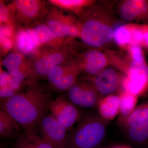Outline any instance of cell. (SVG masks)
Segmentation results:
<instances>
[{
    "instance_id": "obj_1",
    "label": "cell",
    "mask_w": 148,
    "mask_h": 148,
    "mask_svg": "<svg viewBox=\"0 0 148 148\" xmlns=\"http://www.w3.org/2000/svg\"><path fill=\"white\" fill-rule=\"evenodd\" d=\"M49 90L38 81L31 83L12 97L1 99V108L18 122L25 133L36 132L53 101Z\"/></svg>"
},
{
    "instance_id": "obj_2",
    "label": "cell",
    "mask_w": 148,
    "mask_h": 148,
    "mask_svg": "<svg viewBox=\"0 0 148 148\" xmlns=\"http://www.w3.org/2000/svg\"><path fill=\"white\" fill-rule=\"evenodd\" d=\"M111 8L95 2L79 18V38L84 44L98 49L113 40L116 20Z\"/></svg>"
},
{
    "instance_id": "obj_3",
    "label": "cell",
    "mask_w": 148,
    "mask_h": 148,
    "mask_svg": "<svg viewBox=\"0 0 148 148\" xmlns=\"http://www.w3.org/2000/svg\"><path fill=\"white\" fill-rule=\"evenodd\" d=\"M79 48L76 39H69L58 45L41 48L29 59L36 78H46L53 68L73 60L79 54Z\"/></svg>"
},
{
    "instance_id": "obj_4",
    "label": "cell",
    "mask_w": 148,
    "mask_h": 148,
    "mask_svg": "<svg viewBox=\"0 0 148 148\" xmlns=\"http://www.w3.org/2000/svg\"><path fill=\"white\" fill-rule=\"evenodd\" d=\"M106 122L93 115L79 120L68 134L67 148H98L106 136Z\"/></svg>"
},
{
    "instance_id": "obj_5",
    "label": "cell",
    "mask_w": 148,
    "mask_h": 148,
    "mask_svg": "<svg viewBox=\"0 0 148 148\" xmlns=\"http://www.w3.org/2000/svg\"><path fill=\"white\" fill-rule=\"evenodd\" d=\"M116 69L123 75L122 90L138 96L148 92V65L146 61H133L124 55L118 63Z\"/></svg>"
},
{
    "instance_id": "obj_6",
    "label": "cell",
    "mask_w": 148,
    "mask_h": 148,
    "mask_svg": "<svg viewBox=\"0 0 148 148\" xmlns=\"http://www.w3.org/2000/svg\"><path fill=\"white\" fill-rule=\"evenodd\" d=\"M50 8L45 17V24L57 38L62 40L80 38L79 18L55 7Z\"/></svg>"
},
{
    "instance_id": "obj_7",
    "label": "cell",
    "mask_w": 148,
    "mask_h": 148,
    "mask_svg": "<svg viewBox=\"0 0 148 148\" xmlns=\"http://www.w3.org/2000/svg\"><path fill=\"white\" fill-rule=\"evenodd\" d=\"M45 2L38 0H16L8 6L13 18L18 24L28 26L39 23L45 17L48 8Z\"/></svg>"
},
{
    "instance_id": "obj_8",
    "label": "cell",
    "mask_w": 148,
    "mask_h": 148,
    "mask_svg": "<svg viewBox=\"0 0 148 148\" xmlns=\"http://www.w3.org/2000/svg\"><path fill=\"white\" fill-rule=\"evenodd\" d=\"M66 92V97L74 106L90 108L97 106L101 95L87 77L78 79Z\"/></svg>"
},
{
    "instance_id": "obj_9",
    "label": "cell",
    "mask_w": 148,
    "mask_h": 148,
    "mask_svg": "<svg viewBox=\"0 0 148 148\" xmlns=\"http://www.w3.org/2000/svg\"><path fill=\"white\" fill-rule=\"evenodd\" d=\"M2 64L12 77L17 81L28 84L38 81L28 59L18 51L8 53L3 59Z\"/></svg>"
},
{
    "instance_id": "obj_10",
    "label": "cell",
    "mask_w": 148,
    "mask_h": 148,
    "mask_svg": "<svg viewBox=\"0 0 148 148\" xmlns=\"http://www.w3.org/2000/svg\"><path fill=\"white\" fill-rule=\"evenodd\" d=\"M38 127L41 138L53 148H67V130L50 114L42 119Z\"/></svg>"
},
{
    "instance_id": "obj_11",
    "label": "cell",
    "mask_w": 148,
    "mask_h": 148,
    "mask_svg": "<svg viewBox=\"0 0 148 148\" xmlns=\"http://www.w3.org/2000/svg\"><path fill=\"white\" fill-rule=\"evenodd\" d=\"M75 61L81 73L88 77L96 75L110 65L107 53L98 49L92 48L80 53Z\"/></svg>"
},
{
    "instance_id": "obj_12",
    "label": "cell",
    "mask_w": 148,
    "mask_h": 148,
    "mask_svg": "<svg viewBox=\"0 0 148 148\" xmlns=\"http://www.w3.org/2000/svg\"><path fill=\"white\" fill-rule=\"evenodd\" d=\"M50 114L66 128L67 131L73 128L80 119V113L75 106L61 95L53 101L49 108Z\"/></svg>"
},
{
    "instance_id": "obj_13",
    "label": "cell",
    "mask_w": 148,
    "mask_h": 148,
    "mask_svg": "<svg viewBox=\"0 0 148 148\" xmlns=\"http://www.w3.org/2000/svg\"><path fill=\"white\" fill-rule=\"evenodd\" d=\"M119 15L123 21L148 25V0H125L118 7Z\"/></svg>"
},
{
    "instance_id": "obj_14",
    "label": "cell",
    "mask_w": 148,
    "mask_h": 148,
    "mask_svg": "<svg viewBox=\"0 0 148 148\" xmlns=\"http://www.w3.org/2000/svg\"><path fill=\"white\" fill-rule=\"evenodd\" d=\"M122 76L116 69L108 67L96 75L86 77L99 94L104 97L114 94L121 87Z\"/></svg>"
},
{
    "instance_id": "obj_15",
    "label": "cell",
    "mask_w": 148,
    "mask_h": 148,
    "mask_svg": "<svg viewBox=\"0 0 148 148\" xmlns=\"http://www.w3.org/2000/svg\"><path fill=\"white\" fill-rule=\"evenodd\" d=\"M14 43L17 51L29 59L34 56L41 49L30 27L18 29Z\"/></svg>"
},
{
    "instance_id": "obj_16",
    "label": "cell",
    "mask_w": 148,
    "mask_h": 148,
    "mask_svg": "<svg viewBox=\"0 0 148 148\" xmlns=\"http://www.w3.org/2000/svg\"><path fill=\"white\" fill-rule=\"evenodd\" d=\"M97 106L101 119L106 121L113 120L119 114V96L114 94L104 96L100 99Z\"/></svg>"
},
{
    "instance_id": "obj_17",
    "label": "cell",
    "mask_w": 148,
    "mask_h": 148,
    "mask_svg": "<svg viewBox=\"0 0 148 148\" xmlns=\"http://www.w3.org/2000/svg\"><path fill=\"white\" fill-rule=\"evenodd\" d=\"M51 5L80 17L95 2L91 0H50Z\"/></svg>"
},
{
    "instance_id": "obj_18",
    "label": "cell",
    "mask_w": 148,
    "mask_h": 148,
    "mask_svg": "<svg viewBox=\"0 0 148 148\" xmlns=\"http://www.w3.org/2000/svg\"><path fill=\"white\" fill-rule=\"evenodd\" d=\"M30 28L41 48L58 45L66 40L57 38L45 23H36Z\"/></svg>"
},
{
    "instance_id": "obj_19",
    "label": "cell",
    "mask_w": 148,
    "mask_h": 148,
    "mask_svg": "<svg viewBox=\"0 0 148 148\" xmlns=\"http://www.w3.org/2000/svg\"><path fill=\"white\" fill-rule=\"evenodd\" d=\"M127 137L131 142L143 147H148V119L126 127Z\"/></svg>"
},
{
    "instance_id": "obj_20",
    "label": "cell",
    "mask_w": 148,
    "mask_h": 148,
    "mask_svg": "<svg viewBox=\"0 0 148 148\" xmlns=\"http://www.w3.org/2000/svg\"><path fill=\"white\" fill-rule=\"evenodd\" d=\"M12 148H53L45 142L36 132L25 133L18 135Z\"/></svg>"
},
{
    "instance_id": "obj_21",
    "label": "cell",
    "mask_w": 148,
    "mask_h": 148,
    "mask_svg": "<svg viewBox=\"0 0 148 148\" xmlns=\"http://www.w3.org/2000/svg\"><path fill=\"white\" fill-rule=\"evenodd\" d=\"M20 125L10 115L3 109H0V136L9 139L16 137L19 132Z\"/></svg>"
},
{
    "instance_id": "obj_22",
    "label": "cell",
    "mask_w": 148,
    "mask_h": 148,
    "mask_svg": "<svg viewBox=\"0 0 148 148\" xmlns=\"http://www.w3.org/2000/svg\"><path fill=\"white\" fill-rule=\"evenodd\" d=\"M81 74L80 70L74 60V64L72 69L57 81L49 85L51 90L57 92L67 91L79 79Z\"/></svg>"
},
{
    "instance_id": "obj_23",
    "label": "cell",
    "mask_w": 148,
    "mask_h": 148,
    "mask_svg": "<svg viewBox=\"0 0 148 148\" xmlns=\"http://www.w3.org/2000/svg\"><path fill=\"white\" fill-rule=\"evenodd\" d=\"M120 99L119 121L129 116L137 108L139 96L126 90H121Z\"/></svg>"
},
{
    "instance_id": "obj_24",
    "label": "cell",
    "mask_w": 148,
    "mask_h": 148,
    "mask_svg": "<svg viewBox=\"0 0 148 148\" xmlns=\"http://www.w3.org/2000/svg\"><path fill=\"white\" fill-rule=\"evenodd\" d=\"M148 119V100L137 107L130 115L119 121L122 125L127 127L136 124Z\"/></svg>"
},
{
    "instance_id": "obj_25",
    "label": "cell",
    "mask_w": 148,
    "mask_h": 148,
    "mask_svg": "<svg viewBox=\"0 0 148 148\" xmlns=\"http://www.w3.org/2000/svg\"><path fill=\"white\" fill-rule=\"evenodd\" d=\"M113 40L121 48L126 50L130 42V32L128 24L116 27L114 32Z\"/></svg>"
},
{
    "instance_id": "obj_26",
    "label": "cell",
    "mask_w": 148,
    "mask_h": 148,
    "mask_svg": "<svg viewBox=\"0 0 148 148\" xmlns=\"http://www.w3.org/2000/svg\"><path fill=\"white\" fill-rule=\"evenodd\" d=\"M75 59L71 62L57 66L52 69L46 77L49 84L50 85L57 81L69 72L74 66Z\"/></svg>"
},
{
    "instance_id": "obj_27",
    "label": "cell",
    "mask_w": 148,
    "mask_h": 148,
    "mask_svg": "<svg viewBox=\"0 0 148 148\" xmlns=\"http://www.w3.org/2000/svg\"><path fill=\"white\" fill-rule=\"evenodd\" d=\"M126 50L127 55L133 61H145L144 51L142 47L135 45H130Z\"/></svg>"
},
{
    "instance_id": "obj_28",
    "label": "cell",
    "mask_w": 148,
    "mask_h": 148,
    "mask_svg": "<svg viewBox=\"0 0 148 148\" xmlns=\"http://www.w3.org/2000/svg\"><path fill=\"white\" fill-rule=\"evenodd\" d=\"M0 10H1V23H4L5 25L11 26L10 22L9 19L10 18V11L8 7L6 6L4 4L1 2L0 5Z\"/></svg>"
},
{
    "instance_id": "obj_29",
    "label": "cell",
    "mask_w": 148,
    "mask_h": 148,
    "mask_svg": "<svg viewBox=\"0 0 148 148\" xmlns=\"http://www.w3.org/2000/svg\"><path fill=\"white\" fill-rule=\"evenodd\" d=\"M17 92L16 90H14L11 88L5 87L1 88L0 91V96L1 99H5L12 97L14 95L17 94Z\"/></svg>"
},
{
    "instance_id": "obj_30",
    "label": "cell",
    "mask_w": 148,
    "mask_h": 148,
    "mask_svg": "<svg viewBox=\"0 0 148 148\" xmlns=\"http://www.w3.org/2000/svg\"><path fill=\"white\" fill-rule=\"evenodd\" d=\"M1 47L5 51H8L12 48L13 42L11 38L1 37Z\"/></svg>"
},
{
    "instance_id": "obj_31",
    "label": "cell",
    "mask_w": 148,
    "mask_h": 148,
    "mask_svg": "<svg viewBox=\"0 0 148 148\" xmlns=\"http://www.w3.org/2000/svg\"><path fill=\"white\" fill-rule=\"evenodd\" d=\"M1 37H7L11 38L13 34L12 27L4 24L1 25Z\"/></svg>"
},
{
    "instance_id": "obj_32",
    "label": "cell",
    "mask_w": 148,
    "mask_h": 148,
    "mask_svg": "<svg viewBox=\"0 0 148 148\" xmlns=\"http://www.w3.org/2000/svg\"><path fill=\"white\" fill-rule=\"evenodd\" d=\"M112 148H131L127 146H117Z\"/></svg>"
},
{
    "instance_id": "obj_33",
    "label": "cell",
    "mask_w": 148,
    "mask_h": 148,
    "mask_svg": "<svg viewBox=\"0 0 148 148\" xmlns=\"http://www.w3.org/2000/svg\"><path fill=\"white\" fill-rule=\"evenodd\" d=\"M146 52H147V55L148 56V50H145Z\"/></svg>"
},
{
    "instance_id": "obj_34",
    "label": "cell",
    "mask_w": 148,
    "mask_h": 148,
    "mask_svg": "<svg viewBox=\"0 0 148 148\" xmlns=\"http://www.w3.org/2000/svg\"><path fill=\"white\" fill-rule=\"evenodd\" d=\"M1 147H1V148H1Z\"/></svg>"
}]
</instances>
